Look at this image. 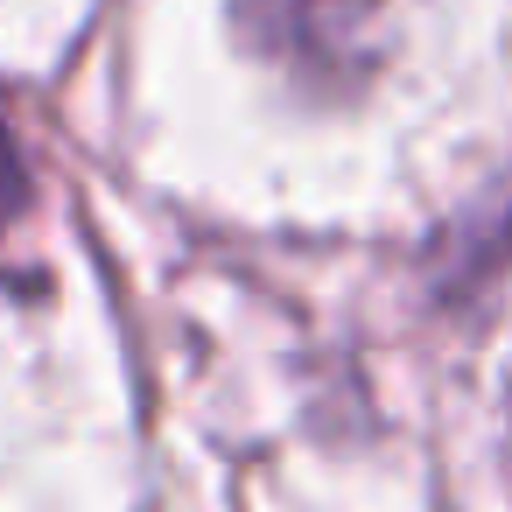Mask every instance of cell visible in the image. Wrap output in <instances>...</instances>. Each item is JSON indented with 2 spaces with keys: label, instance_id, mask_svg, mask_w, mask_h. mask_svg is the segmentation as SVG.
Masks as SVG:
<instances>
[{
  "label": "cell",
  "instance_id": "obj_1",
  "mask_svg": "<svg viewBox=\"0 0 512 512\" xmlns=\"http://www.w3.org/2000/svg\"><path fill=\"white\" fill-rule=\"evenodd\" d=\"M372 8V0H246V22L281 43V50H323L337 43L358 15Z\"/></svg>",
  "mask_w": 512,
  "mask_h": 512
},
{
  "label": "cell",
  "instance_id": "obj_2",
  "mask_svg": "<svg viewBox=\"0 0 512 512\" xmlns=\"http://www.w3.org/2000/svg\"><path fill=\"white\" fill-rule=\"evenodd\" d=\"M29 197V176H22V155H15V134L0 127V225H8Z\"/></svg>",
  "mask_w": 512,
  "mask_h": 512
}]
</instances>
